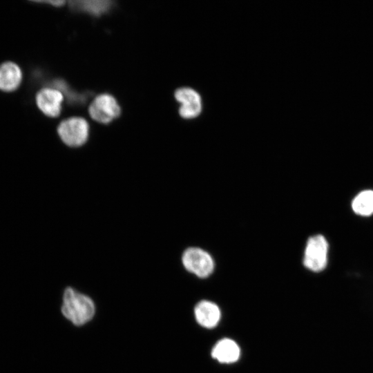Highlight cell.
Returning <instances> with one entry per match:
<instances>
[{"mask_svg": "<svg viewBox=\"0 0 373 373\" xmlns=\"http://www.w3.org/2000/svg\"><path fill=\"white\" fill-rule=\"evenodd\" d=\"M61 309L63 315L76 325H82L90 321L95 312L92 299L71 287L64 291Z\"/></svg>", "mask_w": 373, "mask_h": 373, "instance_id": "6da1fadb", "label": "cell"}, {"mask_svg": "<svg viewBox=\"0 0 373 373\" xmlns=\"http://www.w3.org/2000/svg\"><path fill=\"white\" fill-rule=\"evenodd\" d=\"M328 243L322 235L309 238L304 253L303 264L309 270L318 272L327 264Z\"/></svg>", "mask_w": 373, "mask_h": 373, "instance_id": "7a4b0ae2", "label": "cell"}, {"mask_svg": "<svg viewBox=\"0 0 373 373\" xmlns=\"http://www.w3.org/2000/svg\"><path fill=\"white\" fill-rule=\"evenodd\" d=\"M57 131L64 144L71 147H78L86 142L89 126L82 117H70L62 121Z\"/></svg>", "mask_w": 373, "mask_h": 373, "instance_id": "3957f363", "label": "cell"}, {"mask_svg": "<svg viewBox=\"0 0 373 373\" xmlns=\"http://www.w3.org/2000/svg\"><path fill=\"white\" fill-rule=\"evenodd\" d=\"M182 261L186 270L200 278L209 276L213 271V258L200 248L191 247L185 250Z\"/></svg>", "mask_w": 373, "mask_h": 373, "instance_id": "277c9868", "label": "cell"}, {"mask_svg": "<svg viewBox=\"0 0 373 373\" xmlns=\"http://www.w3.org/2000/svg\"><path fill=\"white\" fill-rule=\"evenodd\" d=\"M120 107L116 99L109 94L97 96L89 106V114L95 121L108 124L120 114Z\"/></svg>", "mask_w": 373, "mask_h": 373, "instance_id": "5b68a950", "label": "cell"}, {"mask_svg": "<svg viewBox=\"0 0 373 373\" xmlns=\"http://www.w3.org/2000/svg\"><path fill=\"white\" fill-rule=\"evenodd\" d=\"M176 100L181 104L180 115L185 119H191L200 115L202 102L200 95L190 88H181L175 93Z\"/></svg>", "mask_w": 373, "mask_h": 373, "instance_id": "8992f818", "label": "cell"}, {"mask_svg": "<svg viewBox=\"0 0 373 373\" xmlns=\"http://www.w3.org/2000/svg\"><path fill=\"white\" fill-rule=\"evenodd\" d=\"M64 97L57 89L45 88L37 93V105L41 112L49 117H57L61 111Z\"/></svg>", "mask_w": 373, "mask_h": 373, "instance_id": "52a82bcc", "label": "cell"}, {"mask_svg": "<svg viewBox=\"0 0 373 373\" xmlns=\"http://www.w3.org/2000/svg\"><path fill=\"white\" fill-rule=\"evenodd\" d=\"M195 319L202 327L213 328L220 319V311L215 303L202 300L197 304L194 309Z\"/></svg>", "mask_w": 373, "mask_h": 373, "instance_id": "ba28073f", "label": "cell"}, {"mask_svg": "<svg viewBox=\"0 0 373 373\" xmlns=\"http://www.w3.org/2000/svg\"><path fill=\"white\" fill-rule=\"evenodd\" d=\"M22 79L19 66L12 61H6L0 65V90L11 92L16 90Z\"/></svg>", "mask_w": 373, "mask_h": 373, "instance_id": "9c48e42d", "label": "cell"}, {"mask_svg": "<svg viewBox=\"0 0 373 373\" xmlns=\"http://www.w3.org/2000/svg\"><path fill=\"white\" fill-rule=\"evenodd\" d=\"M212 357L222 363H232L237 361L240 350L237 343L229 338L219 341L213 347Z\"/></svg>", "mask_w": 373, "mask_h": 373, "instance_id": "30bf717a", "label": "cell"}, {"mask_svg": "<svg viewBox=\"0 0 373 373\" xmlns=\"http://www.w3.org/2000/svg\"><path fill=\"white\" fill-rule=\"evenodd\" d=\"M111 4V1L99 0L70 1V6L75 10L84 11L97 16L108 11Z\"/></svg>", "mask_w": 373, "mask_h": 373, "instance_id": "8fae6325", "label": "cell"}, {"mask_svg": "<svg viewBox=\"0 0 373 373\" xmlns=\"http://www.w3.org/2000/svg\"><path fill=\"white\" fill-rule=\"evenodd\" d=\"M353 211L361 216H370L373 213V191L365 190L360 192L352 203Z\"/></svg>", "mask_w": 373, "mask_h": 373, "instance_id": "7c38bea8", "label": "cell"}]
</instances>
